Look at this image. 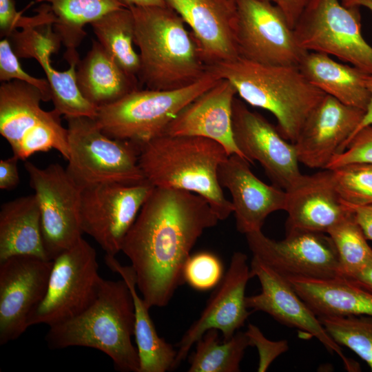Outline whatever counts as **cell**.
<instances>
[{
    "label": "cell",
    "instance_id": "cell-1",
    "mask_svg": "<svg viewBox=\"0 0 372 372\" xmlns=\"http://www.w3.org/2000/svg\"><path fill=\"white\" fill-rule=\"evenodd\" d=\"M219 220L196 194L154 187L124 240L137 289L149 308L165 307L185 281L183 269L198 239Z\"/></svg>",
    "mask_w": 372,
    "mask_h": 372
},
{
    "label": "cell",
    "instance_id": "cell-2",
    "mask_svg": "<svg viewBox=\"0 0 372 372\" xmlns=\"http://www.w3.org/2000/svg\"><path fill=\"white\" fill-rule=\"evenodd\" d=\"M229 156L220 143L196 136L162 134L140 145L138 163L154 187L188 191L205 198L219 220L233 213L218 178Z\"/></svg>",
    "mask_w": 372,
    "mask_h": 372
},
{
    "label": "cell",
    "instance_id": "cell-3",
    "mask_svg": "<svg viewBox=\"0 0 372 372\" xmlns=\"http://www.w3.org/2000/svg\"><path fill=\"white\" fill-rule=\"evenodd\" d=\"M139 50L138 79L147 89L187 86L209 70L197 43L179 14L169 6H129Z\"/></svg>",
    "mask_w": 372,
    "mask_h": 372
},
{
    "label": "cell",
    "instance_id": "cell-4",
    "mask_svg": "<svg viewBox=\"0 0 372 372\" xmlns=\"http://www.w3.org/2000/svg\"><path fill=\"white\" fill-rule=\"evenodd\" d=\"M134 335V308L131 291L122 278H102L93 302L72 318L49 327L48 347L61 349L84 347L98 349L123 372H139L140 362Z\"/></svg>",
    "mask_w": 372,
    "mask_h": 372
},
{
    "label": "cell",
    "instance_id": "cell-5",
    "mask_svg": "<svg viewBox=\"0 0 372 372\" xmlns=\"http://www.w3.org/2000/svg\"><path fill=\"white\" fill-rule=\"evenodd\" d=\"M209 70L228 80L245 103L271 112L280 133L293 143L308 116L326 94L297 66L262 65L239 57Z\"/></svg>",
    "mask_w": 372,
    "mask_h": 372
},
{
    "label": "cell",
    "instance_id": "cell-6",
    "mask_svg": "<svg viewBox=\"0 0 372 372\" xmlns=\"http://www.w3.org/2000/svg\"><path fill=\"white\" fill-rule=\"evenodd\" d=\"M220 79L209 70L185 87L166 90L138 88L98 107L94 119L107 136L141 145L164 134L169 124L188 104Z\"/></svg>",
    "mask_w": 372,
    "mask_h": 372
},
{
    "label": "cell",
    "instance_id": "cell-7",
    "mask_svg": "<svg viewBox=\"0 0 372 372\" xmlns=\"http://www.w3.org/2000/svg\"><path fill=\"white\" fill-rule=\"evenodd\" d=\"M65 118L69 149L65 170L81 189L101 183L133 185L145 180L138 163L140 145L107 136L94 118Z\"/></svg>",
    "mask_w": 372,
    "mask_h": 372
},
{
    "label": "cell",
    "instance_id": "cell-8",
    "mask_svg": "<svg viewBox=\"0 0 372 372\" xmlns=\"http://www.w3.org/2000/svg\"><path fill=\"white\" fill-rule=\"evenodd\" d=\"M40 90L27 83L12 80L0 86V134L13 155L25 160L37 152L58 151L68 160V130L56 110L41 107Z\"/></svg>",
    "mask_w": 372,
    "mask_h": 372
},
{
    "label": "cell",
    "instance_id": "cell-9",
    "mask_svg": "<svg viewBox=\"0 0 372 372\" xmlns=\"http://www.w3.org/2000/svg\"><path fill=\"white\" fill-rule=\"evenodd\" d=\"M293 30L305 51L333 56L372 74V47L362 34L360 7L309 0Z\"/></svg>",
    "mask_w": 372,
    "mask_h": 372
},
{
    "label": "cell",
    "instance_id": "cell-10",
    "mask_svg": "<svg viewBox=\"0 0 372 372\" xmlns=\"http://www.w3.org/2000/svg\"><path fill=\"white\" fill-rule=\"evenodd\" d=\"M102 278L95 249L83 238L53 260L45 295L27 326L51 327L72 318L96 298Z\"/></svg>",
    "mask_w": 372,
    "mask_h": 372
},
{
    "label": "cell",
    "instance_id": "cell-11",
    "mask_svg": "<svg viewBox=\"0 0 372 372\" xmlns=\"http://www.w3.org/2000/svg\"><path fill=\"white\" fill-rule=\"evenodd\" d=\"M147 180L133 185L101 183L81 189L80 221L105 254L121 251L127 234L154 189Z\"/></svg>",
    "mask_w": 372,
    "mask_h": 372
},
{
    "label": "cell",
    "instance_id": "cell-12",
    "mask_svg": "<svg viewBox=\"0 0 372 372\" xmlns=\"http://www.w3.org/2000/svg\"><path fill=\"white\" fill-rule=\"evenodd\" d=\"M239 57L269 65L298 67L307 52L283 11L268 0H236Z\"/></svg>",
    "mask_w": 372,
    "mask_h": 372
},
{
    "label": "cell",
    "instance_id": "cell-13",
    "mask_svg": "<svg viewBox=\"0 0 372 372\" xmlns=\"http://www.w3.org/2000/svg\"><path fill=\"white\" fill-rule=\"evenodd\" d=\"M24 167L39 203L44 247L53 260L82 238L81 189L58 163L40 168L26 161Z\"/></svg>",
    "mask_w": 372,
    "mask_h": 372
},
{
    "label": "cell",
    "instance_id": "cell-14",
    "mask_svg": "<svg viewBox=\"0 0 372 372\" xmlns=\"http://www.w3.org/2000/svg\"><path fill=\"white\" fill-rule=\"evenodd\" d=\"M245 236L253 256L285 278L342 276L335 245L327 234L287 229L286 237L279 241L268 238L262 230Z\"/></svg>",
    "mask_w": 372,
    "mask_h": 372
},
{
    "label": "cell",
    "instance_id": "cell-15",
    "mask_svg": "<svg viewBox=\"0 0 372 372\" xmlns=\"http://www.w3.org/2000/svg\"><path fill=\"white\" fill-rule=\"evenodd\" d=\"M236 143L245 158L258 161L273 185L289 189L302 176L294 144L285 139L263 116L235 98L232 107Z\"/></svg>",
    "mask_w": 372,
    "mask_h": 372
},
{
    "label": "cell",
    "instance_id": "cell-16",
    "mask_svg": "<svg viewBox=\"0 0 372 372\" xmlns=\"http://www.w3.org/2000/svg\"><path fill=\"white\" fill-rule=\"evenodd\" d=\"M53 260L32 256L0 262V344L19 338L30 314L43 299Z\"/></svg>",
    "mask_w": 372,
    "mask_h": 372
},
{
    "label": "cell",
    "instance_id": "cell-17",
    "mask_svg": "<svg viewBox=\"0 0 372 372\" xmlns=\"http://www.w3.org/2000/svg\"><path fill=\"white\" fill-rule=\"evenodd\" d=\"M10 37L19 58L34 59L43 68L50 86L54 110L65 118L96 117L97 107L83 97L77 86L76 72L80 60L78 52L64 55L70 65L67 70L59 71L52 65L50 57L59 51L61 43L53 23L30 24L21 31L15 30Z\"/></svg>",
    "mask_w": 372,
    "mask_h": 372
},
{
    "label": "cell",
    "instance_id": "cell-18",
    "mask_svg": "<svg viewBox=\"0 0 372 372\" xmlns=\"http://www.w3.org/2000/svg\"><path fill=\"white\" fill-rule=\"evenodd\" d=\"M250 275L258 278L261 291L246 297L248 309L265 312L280 323L315 337L330 353H335L341 358L347 371H358V364L345 356L341 347L329 335L318 316L285 276L254 256Z\"/></svg>",
    "mask_w": 372,
    "mask_h": 372
},
{
    "label": "cell",
    "instance_id": "cell-19",
    "mask_svg": "<svg viewBox=\"0 0 372 372\" xmlns=\"http://www.w3.org/2000/svg\"><path fill=\"white\" fill-rule=\"evenodd\" d=\"M250 275L247 256L234 253L229 266L211 295L199 318L185 331L178 343L175 369L187 356L191 347L209 329L231 338L242 327L251 312L246 305L245 289Z\"/></svg>",
    "mask_w": 372,
    "mask_h": 372
},
{
    "label": "cell",
    "instance_id": "cell-20",
    "mask_svg": "<svg viewBox=\"0 0 372 372\" xmlns=\"http://www.w3.org/2000/svg\"><path fill=\"white\" fill-rule=\"evenodd\" d=\"M365 111L325 94L307 118L293 143L299 163L326 169L345 150Z\"/></svg>",
    "mask_w": 372,
    "mask_h": 372
},
{
    "label": "cell",
    "instance_id": "cell-21",
    "mask_svg": "<svg viewBox=\"0 0 372 372\" xmlns=\"http://www.w3.org/2000/svg\"><path fill=\"white\" fill-rule=\"evenodd\" d=\"M188 25L205 63L239 58L235 0H165Z\"/></svg>",
    "mask_w": 372,
    "mask_h": 372
},
{
    "label": "cell",
    "instance_id": "cell-22",
    "mask_svg": "<svg viewBox=\"0 0 372 372\" xmlns=\"http://www.w3.org/2000/svg\"><path fill=\"white\" fill-rule=\"evenodd\" d=\"M245 158L229 155L219 166L218 178L232 198L236 228L242 234L261 230L271 213L285 210L287 192L260 180Z\"/></svg>",
    "mask_w": 372,
    "mask_h": 372
},
{
    "label": "cell",
    "instance_id": "cell-23",
    "mask_svg": "<svg viewBox=\"0 0 372 372\" xmlns=\"http://www.w3.org/2000/svg\"><path fill=\"white\" fill-rule=\"evenodd\" d=\"M286 192L287 229L327 234L353 214L337 190L332 169L302 174Z\"/></svg>",
    "mask_w": 372,
    "mask_h": 372
},
{
    "label": "cell",
    "instance_id": "cell-24",
    "mask_svg": "<svg viewBox=\"0 0 372 372\" xmlns=\"http://www.w3.org/2000/svg\"><path fill=\"white\" fill-rule=\"evenodd\" d=\"M236 94L234 86L220 79L188 104L169 124L165 134L207 138L223 146L229 156L236 154L245 158L233 132L232 107Z\"/></svg>",
    "mask_w": 372,
    "mask_h": 372
},
{
    "label": "cell",
    "instance_id": "cell-25",
    "mask_svg": "<svg viewBox=\"0 0 372 372\" xmlns=\"http://www.w3.org/2000/svg\"><path fill=\"white\" fill-rule=\"evenodd\" d=\"M286 278L318 317L372 316V292L344 277Z\"/></svg>",
    "mask_w": 372,
    "mask_h": 372
},
{
    "label": "cell",
    "instance_id": "cell-26",
    "mask_svg": "<svg viewBox=\"0 0 372 372\" xmlns=\"http://www.w3.org/2000/svg\"><path fill=\"white\" fill-rule=\"evenodd\" d=\"M19 255L51 260L44 247L41 212L34 194L1 205L0 262Z\"/></svg>",
    "mask_w": 372,
    "mask_h": 372
},
{
    "label": "cell",
    "instance_id": "cell-27",
    "mask_svg": "<svg viewBox=\"0 0 372 372\" xmlns=\"http://www.w3.org/2000/svg\"><path fill=\"white\" fill-rule=\"evenodd\" d=\"M76 76L83 97L97 108L138 89V80L129 76L94 39L85 57L79 61Z\"/></svg>",
    "mask_w": 372,
    "mask_h": 372
},
{
    "label": "cell",
    "instance_id": "cell-28",
    "mask_svg": "<svg viewBox=\"0 0 372 372\" xmlns=\"http://www.w3.org/2000/svg\"><path fill=\"white\" fill-rule=\"evenodd\" d=\"M105 262L126 282L132 296L134 308V336L138 351L139 372H165L175 369L177 351L161 338L150 318L149 307L137 292L134 271L122 265L114 256L105 254Z\"/></svg>",
    "mask_w": 372,
    "mask_h": 372
},
{
    "label": "cell",
    "instance_id": "cell-29",
    "mask_svg": "<svg viewBox=\"0 0 372 372\" xmlns=\"http://www.w3.org/2000/svg\"><path fill=\"white\" fill-rule=\"evenodd\" d=\"M298 68L315 87L342 103L366 111L370 93L366 84L368 74L329 55L307 52Z\"/></svg>",
    "mask_w": 372,
    "mask_h": 372
},
{
    "label": "cell",
    "instance_id": "cell-30",
    "mask_svg": "<svg viewBox=\"0 0 372 372\" xmlns=\"http://www.w3.org/2000/svg\"><path fill=\"white\" fill-rule=\"evenodd\" d=\"M50 6L56 17L53 24L65 52L77 51L86 32L83 28L107 13L127 7L121 0H35Z\"/></svg>",
    "mask_w": 372,
    "mask_h": 372
},
{
    "label": "cell",
    "instance_id": "cell-31",
    "mask_svg": "<svg viewBox=\"0 0 372 372\" xmlns=\"http://www.w3.org/2000/svg\"><path fill=\"white\" fill-rule=\"evenodd\" d=\"M90 25L107 52L129 76L138 79L140 57L134 48V22L130 8L110 12Z\"/></svg>",
    "mask_w": 372,
    "mask_h": 372
},
{
    "label": "cell",
    "instance_id": "cell-32",
    "mask_svg": "<svg viewBox=\"0 0 372 372\" xmlns=\"http://www.w3.org/2000/svg\"><path fill=\"white\" fill-rule=\"evenodd\" d=\"M196 344L189 357V372H238L250 342L245 332L236 331L229 340L220 342L218 330L207 331Z\"/></svg>",
    "mask_w": 372,
    "mask_h": 372
},
{
    "label": "cell",
    "instance_id": "cell-33",
    "mask_svg": "<svg viewBox=\"0 0 372 372\" xmlns=\"http://www.w3.org/2000/svg\"><path fill=\"white\" fill-rule=\"evenodd\" d=\"M327 234L335 245L343 277L349 278L372 262V248L353 212Z\"/></svg>",
    "mask_w": 372,
    "mask_h": 372
},
{
    "label": "cell",
    "instance_id": "cell-34",
    "mask_svg": "<svg viewBox=\"0 0 372 372\" xmlns=\"http://www.w3.org/2000/svg\"><path fill=\"white\" fill-rule=\"evenodd\" d=\"M318 318L335 342L353 351L372 371V316Z\"/></svg>",
    "mask_w": 372,
    "mask_h": 372
},
{
    "label": "cell",
    "instance_id": "cell-35",
    "mask_svg": "<svg viewBox=\"0 0 372 372\" xmlns=\"http://www.w3.org/2000/svg\"><path fill=\"white\" fill-rule=\"evenodd\" d=\"M332 171L337 190L347 205L372 204V164L351 163Z\"/></svg>",
    "mask_w": 372,
    "mask_h": 372
},
{
    "label": "cell",
    "instance_id": "cell-36",
    "mask_svg": "<svg viewBox=\"0 0 372 372\" xmlns=\"http://www.w3.org/2000/svg\"><path fill=\"white\" fill-rule=\"evenodd\" d=\"M223 276L220 260L208 251L191 255L183 269L184 281L198 291H207L216 287Z\"/></svg>",
    "mask_w": 372,
    "mask_h": 372
},
{
    "label": "cell",
    "instance_id": "cell-37",
    "mask_svg": "<svg viewBox=\"0 0 372 372\" xmlns=\"http://www.w3.org/2000/svg\"><path fill=\"white\" fill-rule=\"evenodd\" d=\"M12 80L36 87L42 94L44 102L51 101V89L48 80L32 76L23 70L9 39L6 37L0 41V81L3 83Z\"/></svg>",
    "mask_w": 372,
    "mask_h": 372
},
{
    "label": "cell",
    "instance_id": "cell-38",
    "mask_svg": "<svg viewBox=\"0 0 372 372\" xmlns=\"http://www.w3.org/2000/svg\"><path fill=\"white\" fill-rule=\"evenodd\" d=\"M358 163L372 164V125L357 132L348 142L345 150L335 156L326 169Z\"/></svg>",
    "mask_w": 372,
    "mask_h": 372
},
{
    "label": "cell",
    "instance_id": "cell-39",
    "mask_svg": "<svg viewBox=\"0 0 372 372\" xmlns=\"http://www.w3.org/2000/svg\"><path fill=\"white\" fill-rule=\"evenodd\" d=\"M245 333L249 338L250 346L256 347L258 350L259 361L257 371L258 372L266 371L272 362L289 349L287 340H270L264 335L258 327L253 324H249Z\"/></svg>",
    "mask_w": 372,
    "mask_h": 372
},
{
    "label": "cell",
    "instance_id": "cell-40",
    "mask_svg": "<svg viewBox=\"0 0 372 372\" xmlns=\"http://www.w3.org/2000/svg\"><path fill=\"white\" fill-rule=\"evenodd\" d=\"M23 17L22 12H17L14 0H0L1 36L10 37L20 28Z\"/></svg>",
    "mask_w": 372,
    "mask_h": 372
},
{
    "label": "cell",
    "instance_id": "cell-41",
    "mask_svg": "<svg viewBox=\"0 0 372 372\" xmlns=\"http://www.w3.org/2000/svg\"><path fill=\"white\" fill-rule=\"evenodd\" d=\"M19 159L14 156L0 161V188L4 190L14 189L20 181L17 168Z\"/></svg>",
    "mask_w": 372,
    "mask_h": 372
},
{
    "label": "cell",
    "instance_id": "cell-42",
    "mask_svg": "<svg viewBox=\"0 0 372 372\" xmlns=\"http://www.w3.org/2000/svg\"><path fill=\"white\" fill-rule=\"evenodd\" d=\"M348 206V205H347ZM367 240H372V204L364 206H349Z\"/></svg>",
    "mask_w": 372,
    "mask_h": 372
},
{
    "label": "cell",
    "instance_id": "cell-43",
    "mask_svg": "<svg viewBox=\"0 0 372 372\" xmlns=\"http://www.w3.org/2000/svg\"><path fill=\"white\" fill-rule=\"evenodd\" d=\"M347 279L372 292V262Z\"/></svg>",
    "mask_w": 372,
    "mask_h": 372
},
{
    "label": "cell",
    "instance_id": "cell-44",
    "mask_svg": "<svg viewBox=\"0 0 372 372\" xmlns=\"http://www.w3.org/2000/svg\"><path fill=\"white\" fill-rule=\"evenodd\" d=\"M366 87L370 93V100L367 108L365 111L364 115L360 122V123L357 127L356 130L352 134L351 137L360 130L364 127L372 125V74H367L366 76ZM350 138V139H351ZM349 139V140H350ZM348 141V142H349Z\"/></svg>",
    "mask_w": 372,
    "mask_h": 372
},
{
    "label": "cell",
    "instance_id": "cell-45",
    "mask_svg": "<svg viewBox=\"0 0 372 372\" xmlns=\"http://www.w3.org/2000/svg\"><path fill=\"white\" fill-rule=\"evenodd\" d=\"M127 7L166 6L165 0H121Z\"/></svg>",
    "mask_w": 372,
    "mask_h": 372
},
{
    "label": "cell",
    "instance_id": "cell-46",
    "mask_svg": "<svg viewBox=\"0 0 372 372\" xmlns=\"http://www.w3.org/2000/svg\"><path fill=\"white\" fill-rule=\"evenodd\" d=\"M341 3L345 6H364L372 12V0H342Z\"/></svg>",
    "mask_w": 372,
    "mask_h": 372
}]
</instances>
